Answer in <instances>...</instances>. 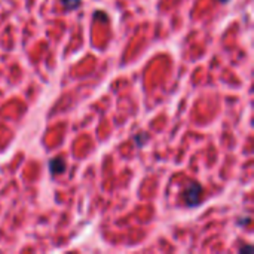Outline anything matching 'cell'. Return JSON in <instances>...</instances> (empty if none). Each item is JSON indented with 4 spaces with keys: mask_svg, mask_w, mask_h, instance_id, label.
Wrapping results in <instances>:
<instances>
[{
    "mask_svg": "<svg viewBox=\"0 0 254 254\" xmlns=\"http://www.w3.org/2000/svg\"><path fill=\"white\" fill-rule=\"evenodd\" d=\"M82 0H61V4L65 10H74L80 6Z\"/></svg>",
    "mask_w": 254,
    "mask_h": 254,
    "instance_id": "cell-3",
    "label": "cell"
},
{
    "mask_svg": "<svg viewBox=\"0 0 254 254\" xmlns=\"http://www.w3.org/2000/svg\"><path fill=\"white\" fill-rule=\"evenodd\" d=\"M134 141H135V144H137L138 147H143V146H144V143L147 141V135L141 132V134L135 135V140H134Z\"/></svg>",
    "mask_w": 254,
    "mask_h": 254,
    "instance_id": "cell-4",
    "label": "cell"
},
{
    "mask_svg": "<svg viewBox=\"0 0 254 254\" xmlns=\"http://www.w3.org/2000/svg\"><path fill=\"white\" fill-rule=\"evenodd\" d=\"M219 1H220V3H228L229 0H219Z\"/></svg>",
    "mask_w": 254,
    "mask_h": 254,
    "instance_id": "cell-5",
    "label": "cell"
},
{
    "mask_svg": "<svg viewBox=\"0 0 254 254\" xmlns=\"http://www.w3.org/2000/svg\"><path fill=\"white\" fill-rule=\"evenodd\" d=\"M201 195H202V188L201 185L198 183H190L185 192H183V199H185V204L188 207H195L199 204L201 201Z\"/></svg>",
    "mask_w": 254,
    "mask_h": 254,
    "instance_id": "cell-1",
    "label": "cell"
},
{
    "mask_svg": "<svg viewBox=\"0 0 254 254\" xmlns=\"http://www.w3.org/2000/svg\"><path fill=\"white\" fill-rule=\"evenodd\" d=\"M64 170H65V164H64L63 159L57 158V159H52L49 162V171H51V174L58 176V174H63Z\"/></svg>",
    "mask_w": 254,
    "mask_h": 254,
    "instance_id": "cell-2",
    "label": "cell"
}]
</instances>
